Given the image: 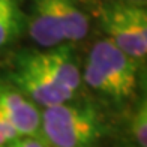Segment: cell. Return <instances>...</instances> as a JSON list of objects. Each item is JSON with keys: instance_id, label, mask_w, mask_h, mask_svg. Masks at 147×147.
Wrapping results in <instances>:
<instances>
[{"instance_id": "7a4b0ae2", "label": "cell", "mask_w": 147, "mask_h": 147, "mask_svg": "<svg viewBox=\"0 0 147 147\" xmlns=\"http://www.w3.org/2000/svg\"><path fill=\"white\" fill-rule=\"evenodd\" d=\"M41 126L54 147H89L102 134V123L92 108L68 102L45 108Z\"/></svg>"}, {"instance_id": "30bf717a", "label": "cell", "mask_w": 147, "mask_h": 147, "mask_svg": "<svg viewBox=\"0 0 147 147\" xmlns=\"http://www.w3.org/2000/svg\"><path fill=\"white\" fill-rule=\"evenodd\" d=\"M132 134L140 147H147V107L146 102L137 108L132 119Z\"/></svg>"}, {"instance_id": "8992f818", "label": "cell", "mask_w": 147, "mask_h": 147, "mask_svg": "<svg viewBox=\"0 0 147 147\" xmlns=\"http://www.w3.org/2000/svg\"><path fill=\"white\" fill-rule=\"evenodd\" d=\"M29 33L33 41L45 48H54L66 42L56 0H32Z\"/></svg>"}, {"instance_id": "6da1fadb", "label": "cell", "mask_w": 147, "mask_h": 147, "mask_svg": "<svg viewBox=\"0 0 147 147\" xmlns=\"http://www.w3.org/2000/svg\"><path fill=\"white\" fill-rule=\"evenodd\" d=\"M138 60L129 57L110 39L96 42L89 53L84 81L116 101L128 99L137 89Z\"/></svg>"}, {"instance_id": "52a82bcc", "label": "cell", "mask_w": 147, "mask_h": 147, "mask_svg": "<svg viewBox=\"0 0 147 147\" xmlns=\"http://www.w3.org/2000/svg\"><path fill=\"white\" fill-rule=\"evenodd\" d=\"M0 113L18 135H35L41 128V113L15 90L0 87Z\"/></svg>"}, {"instance_id": "3957f363", "label": "cell", "mask_w": 147, "mask_h": 147, "mask_svg": "<svg viewBox=\"0 0 147 147\" xmlns=\"http://www.w3.org/2000/svg\"><path fill=\"white\" fill-rule=\"evenodd\" d=\"M107 39L129 57L140 60L147 53V11L141 3L114 2L101 9Z\"/></svg>"}, {"instance_id": "277c9868", "label": "cell", "mask_w": 147, "mask_h": 147, "mask_svg": "<svg viewBox=\"0 0 147 147\" xmlns=\"http://www.w3.org/2000/svg\"><path fill=\"white\" fill-rule=\"evenodd\" d=\"M21 60L38 71L44 72L45 75L51 77L60 86L68 89L75 95L81 84V75H80L78 65L74 59V53L69 47H54L50 51L42 53H30L24 56Z\"/></svg>"}, {"instance_id": "4fadbf2b", "label": "cell", "mask_w": 147, "mask_h": 147, "mask_svg": "<svg viewBox=\"0 0 147 147\" xmlns=\"http://www.w3.org/2000/svg\"><path fill=\"white\" fill-rule=\"evenodd\" d=\"M123 2H134V3H141V2H146V0H123Z\"/></svg>"}, {"instance_id": "ba28073f", "label": "cell", "mask_w": 147, "mask_h": 147, "mask_svg": "<svg viewBox=\"0 0 147 147\" xmlns=\"http://www.w3.org/2000/svg\"><path fill=\"white\" fill-rule=\"evenodd\" d=\"M56 2L65 41L77 42L84 39L89 32V20L81 9L80 0H56Z\"/></svg>"}, {"instance_id": "9c48e42d", "label": "cell", "mask_w": 147, "mask_h": 147, "mask_svg": "<svg viewBox=\"0 0 147 147\" xmlns=\"http://www.w3.org/2000/svg\"><path fill=\"white\" fill-rule=\"evenodd\" d=\"M18 0H0V48L8 44L18 29Z\"/></svg>"}, {"instance_id": "5b68a950", "label": "cell", "mask_w": 147, "mask_h": 147, "mask_svg": "<svg viewBox=\"0 0 147 147\" xmlns=\"http://www.w3.org/2000/svg\"><path fill=\"white\" fill-rule=\"evenodd\" d=\"M14 80L24 93H27L36 104L44 105L45 108L69 102L74 98L72 92L65 89L63 86H60L51 77L45 75L44 72L26 63L24 60L20 62Z\"/></svg>"}, {"instance_id": "7c38bea8", "label": "cell", "mask_w": 147, "mask_h": 147, "mask_svg": "<svg viewBox=\"0 0 147 147\" xmlns=\"http://www.w3.org/2000/svg\"><path fill=\"white\" fill-rule=\"evenodd\" d=\"M3 147H48L44 141H41L35 135H20L14 141L6 144Z\"/></svg>"}, {"instance_id": "8fae6325", "label": "cell", "mask_w": 147, "mask_h": 147, "mask_svg": "<svg viewBox=\"0 0 147 147\" xmlns=\"http://www.w3.org/2000/svg\"><path fill=\"white\" fill-rule=\"evenodd\" d=\"M17 137H20L18 132L14 129V126L6 120V117L0 113V147L9 144L11 141H14Z\"/></svg>"}]
</instances>
